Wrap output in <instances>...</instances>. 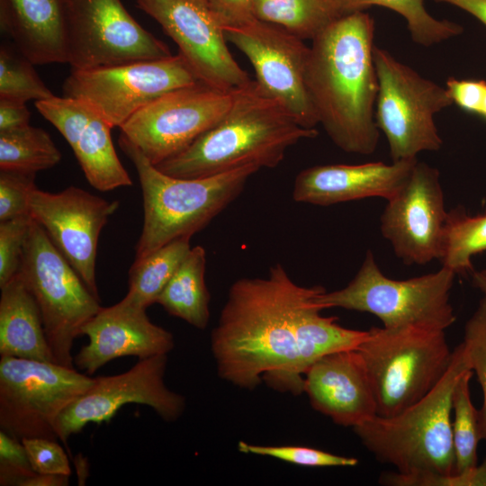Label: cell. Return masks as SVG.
I'll use <instances>...</instances> for the list:
<instances>
[{"label":"cell","mask_w":486,"mask_h":486,"mask_svg":"<svg viewBox=\"0 0 486 486\" xmlns=\"http://www.w3.org/2000/svg\"><path fill=\"white\" fill-rule=\"evenodd\" d=\"M339 0H255L256 19L283 27L302 40H313L344 15Z\"/></svg>","instance_id":"obj_27"},{"label":"cell","mask_w":486,"mask_h":486,"mask_svg":"<svg viewBox=\"0 0 486 486\" xmlns=\"http://www.w3.org/2000/svg\"><path fill=\"white\" fill-rule=\"evenodd\" d=\"M22 442L35 472L70 476L68 457L57 440L32 437L22 439Z\"/></svg>","instance_id":"obj_40"},{"label":"cell","mask_w":486,"mask_h":486,"mask_svg":"<svg viewBox=\"0 0 486 486\" xmlns=\"http://www.w3.org/2000/svg\"><path fill=\"white\" fill-rule=\"evenodd\" d=\"M345 14L382 6L402 16L414 42L424 47L438 44L463 32V27L448 20L432 16L424 0H339Z\"/></svg>","instance_id":"obj_31"},{"label":"cell","mask_w":486,"mask_h":486,"mask_svg":"<svg viewBox=\"0 0 486 486\" xmlns=\"http://www.w3.org/2000/svg\"><path fill=\"white\" fill-rule=\"evenodd\" d=\"M167 355L139 359L128 371L94 378L93 384L57 418L58 438L68 439L90 423H109L128 404L150 407L167 422L176 421L184 411L185 399L165 384Z\"/></svg>","instance_id":"obj_15"},{"label":"cell","mask_w":486,"mask_h":486,"mask_svg":"<svg viewBox=\"0 0 486 486\" xmlns=\"http://www.w3.org/2000/svg\"><path fill=\"white\" fill-rule=\"evenodd\" d=\"M455 275L442 266L424 275L392 279L380 270L369 250L346 287L330 292L323 290L316 302L323 310L336 307L371 313L385 328L418 324L446 329L456 320L449 301Z\"/></svg>","instance_id":"obj_7"},{"label":"cell","mask_w":486,"mask_h":486,"mask_svg":"<svg viewBox=\"0 0 486 486\" xmlns=\"http://www.w3.org/2000/svg\"><path fill=\"white\" fill-rule=\"evenodd\" d=\"M446 87L450 94L453 104H456L468 113L480 114L486 92V81L449 77Z\"/></svg>","instance_id":"obj_41"},{"label":"cell","mask_w":486,"mask_h":486,"mask_svg":"<svg viewBox=\"0 0 486 486\" xmlns=\"http://www.w3.org/2000/svg\"><path fill=\"white\" fill-rule=\"evenodd\" d=\"M118 201L93 194L76 186L58 193L39 188L30 199V213L46 231L94 295L99 298L95 278L101 230L119 208Z\"/></svg>","instance_id":"obj_18"},{"label":"cell","mask_w":486,"mask_h":486,"mask_svg":"<svg viewBox=\"0 0 486 486\" xmlns=\"http://www.w3.org/2000/svg\"><path fill=\"white\" fill-rule=\"evenodd\" d=\"M0 289V356L56 363L39 306L20 274Z\"/></svg>","instance_id":"obj_24"},{"label":"cell","mask_w":486,"mask_h":486,"mask_svg":"<svg viewBox=\"0 0 486 486\" xmlns=\"http://www.w3.org/2000/svg\"><path fill=\"white\" fill-rule=\"evenodd\" d=\"M456 6L472 15L486 26V0H434Z\"/></svg>","instance_id":"obj_44"},{"label":"cell","mask_w":486,"mask_h":486,"mask_svg":"<svg viewBox=\"0 0 486 486\" xmlns=\"http://www.w3.org/2000/svg\"><path fill=\"white\" fill-rule=\"evenodd\" d=\"M94 378L54 362L0 359V428L12 436L58 440L55 424Z\"/></svg>","instance_id":"obj_10"},{"label":"cell","mask_w":486,"mask_h":486,"mask_svg":"<svg viewBox=\"0 0 486 486\" xmlns=\"http://www.w3.org/2000/svg\"><path fill=\"white\" fill-rule=\"evenodd\" d=\"M470 275L473 286L479 289L486 298V269L473 270Z\"/></svg>","instance_id":"obj_46"},{"label":"cell","mask_w":486,"mask_h":486,"mask_svg":"<svg viewBox=\"0 0 486 486\" xmlns=\"http://www.w3.org/2000/svg\"><path fill=\"white\" fill-rule=\"evenodd\" d=\"M67 56L72 70L92 69L172 55L144 29L122 0H68Z\"/></svg>","instance_id":"obj_12"},{"label":"cell","mask_w":486,"mask_h":486,"mask_svg":"<svg viewBox=\"0 0 486 486\" xmlns=\"http://www.w3.org/2000/svg\"><path fill=\"white\" fill-rule=\"evenodd\" d=\"M479 116H481V117H482L483 119L486 120V92H485V94L483 96V100H482V107H481Z\"/></svg>","instance_id":"obj_47"},{"label":"cell","mask_w":486,"mask_h":486,"mask_svg":"<svg viewBox=\"0 0 486 486\" xmlns=\"http://www.w3.org/2000/svg\"><path fill=\"white\" fill-rule=\"evenodd\" d=\"M418 159L358 165H320L295 177L292 199L328 206L369 197L392 198L404 184Z\"/></svg>","instance_id":"obj_22"},{"label":"cell","mask_w":486,"mask_h":486,"mask_svg":"<svg viewBox=\"0 0 486 486\" xmlns=\"http://www.w3.org/2000/svg\"><path fill=\"white\" fill-rule=\"evenodd\" d=\"M319 289L299 307L295 315L298 371L304 376L310 366L330 353L354 349L366 338L368 330H356L340 326L336 317H324L323 308L316 296Z\"/></svg>","instance_id":"obj_25"},{"label":"cell","mask_w":486,"mask_h":486,"mask_svg":"<svg viewBox=\"0 0 486 486\" xmlns=\"http://www.w3.org/2000/svg\"><path fill=\"white\" fill-rule=\"evenodd\" d=\"M68 0H0V27L34 65L67 63Z\"/></svg>","instance_id":"obj_23"},{"label":"cell","mask_w":486,"mask_h":486,"mask_svg":"<svg viewBox=\"0 0 486 486\" xmlns=\"http://www.w3.org/2000/svg\"><path fill=\"white\" fill-rule=\"evenodd\" d=\"M319 287L298 285L279 263L266 277L237 280L211 335L219 376L246 390L264 381L275 391L303 392L295 315Z\"/></svg>","instance_id":"obj_1"},{"label":"cell","mask_w":486,"mask_h":486,"mask_svg":"<svg viewBox=\"0 0 486 486\" xmlns=\"http://www.w3.org/2000/svg\"><path fill=\"white\" fill-rule=\"evenodd\" d=\"M374 61L378 80L375 122L387 140L392 161L439 150L443 140L435 115L453 104L446 87L376 45Z\"/></svg>","instance_id":"obj_9"},{"label":"cell","mask_w":486,"mask_h":486,"mask_svg":"<svg viewBox=\"0 0 486 486\" xmlns=\"http://www.w3.org/2000/svg\"><path fill=\"white\" fill-rule=\"evenodd\" d=\"M482 392L479 410L482 439L486 441V298L483 296L464 326L463 340Z\"/></svg>","instance_id":"obj_34"},{"label":"cell","mask_w":486,"mask_h":486,"mask_svg":"<svg viewBox=\"0 0 486 486\" xmlns=\"http://www.w3.org/2000/svg\"><path fill=\"white\" fill-rule=\"evenodd\" d=\"M62 155L50 134L30 124L0 131V169L36 174L50 169Z\"/></svg>","instance_id":"obj_29"},{"label":"cell","mask_w":486,"mask_h":486,"mask_svg":"<svg viewBox=\"0 0 486 486\" xmlns=\"http://www.w3.org/2000/svg\"><path fill=\"white\" fill-rule=\"evenodd\" d=\"M35 175L0 169V221L31 215L30 199L37 188Z\"/></svg>","instance_id":"obj_37"},{"label":"cell","mask_w":486,"mask_h":486,"mask_svg":"<svg viewBox=\"0 0 486 486\" xmlns=\"http://www.w3.org/2000/svg\"><path fill=\"white\" fill-rule=\"evenodd\" d=\"M356 349L382 417L396 415L426 396L446 374L453 355L446 329L418 324L373 327Z\"/></svg>","instance_id":"obj_6"},{"label":"cell","mask_w":486,"mask_h":486,"mask_svg":"<svg viewBox=\"0 0 486 486\" xmlns=\"http://www.w3.org/2000/svg\"><path fill=\"white\" fill-rule=\"evenodd\" d=\"M472 369L464 342L453 350L448 369L422 399L391 417L374 416L353 428L364 446L402 475L455 472L452 435V395Z\"/></svg>","instance_id":"obj_4"},{"label":"cell","mask_w":486,"mask_h":486,"mask_svg":"<svg viewBox=\"0 0 486 486\" xmlns=\"http://www.w3.org/2000/svg\"><path fill=\"white\" fill-rule=\"evenodd\" d=\"M379 482L392 486H486V456L481 464L460 472L402 475L389 472L380 475Z\"/></svg>","instance_id":"obj_38"},{"label":"cell","mask_w":486,"mask_h":486,"mask_svg":"<svg viewBox=\"0 0 486 486\" xmlns=\"http://www.w3.org/2000/svg\"><path fill=\"white\" fill-rule=\"evenodd\" d=\"M18 274L39 306L56 363L74 368L73 342L101 310L99 298L33 219Z\"/></svg>","instance_id":"obj_8"},{"label":"cell","mask_w":486,"mask_h":486,"mask_svg":"<svg viewBox=\"0 0 486 486\" xmlns=\"http://www.w3.org/2000/svg\"><path fill=\"white\" fill-rule=\"evenodd\" d=\"M238 448L244 454L271 456L307 467H353L358 464L356 458L338 455L307 446H257L239 441Z\"/></svg>","instance_id":"obj_35"},{"label":"cell","mask_w":486,"mask_h":486,"mask_svg":"<svg viewBox=\"0 0 486 486\" xmlns=\"http://www.w3.org/2000/svg\"><path fill=\"white\" fill-rule=\"evenodd\" d=\"M32 222L31 215L0 221V287L19 273Z\"/></svg>","instance_id":"obj_36"},{"label":"cell","mask_w":486,"mask_h":486,"mask_svg":"<svg viewBox=\"0 0 486 486\" xmlns=\"http://www.w3.org/2000/svg\"><path fill=\"white\" fill-rule=\"evenodd\" d=\"M227 41L250 61L258 87L277 101L302 127L319 124L307 86L310 47L283 27L254 18L224 29Z\"/></svg>","instance_id":"obj_14"},{"label":"cell","mask_w":486,"mask_h":486,"mask_svg":"<svg viewBox=\"0 0 486 486\" xmlns=\"http://www.w3.org/2000/svg\"><path fill=\"white\" fill-rule=\"evenodd\" d=\"M318 134L299 124L252 80L233 91L229 110L214 126L156 166L179 178L207 177L249 165L273 168L291 146Z\"/></svg>","instance_id":"obj_3"},{"label":"cell","mask_w":486,"mask_h":486,"mask_svg":"<svg viewBox=\"0 0 486 486\" xmlns=\"http://www.w3.org/2000/svg\"><path fill=\"white\" fill-rule=\"evenodd\" d=\"M35 473L22 442L1 430L0 485L22 486Z\"/></svg>","instance_id":"obj_39"},{"label":"cell","mask_w":486,"mask_h":486,"mask_svg":"<svg viewBox=\"0 0 486 486\" xmlns=\"http://www.w3.org/2000/svg\"><path fill=\"white\" fill-rule=\"evenodd\" d=\"M189 237L175 239L140 259L129 271V290L123 300L147 309L156 301L191 249Z\"/></svg>","instance_id":"obj_28"},{"label":"cell","mask_w":486,"mask_h":486,"mask_svg":"<svg viewBox=\"0 0 486 486\" xmlns=\"http://www.w3.org/2000/svg\"><path fill=\"white\" fill-rule=\"evenodd\" d=\"M447 212L439 171L417 161L404 184L387 200L381 232L405 265L440 261Z\"/></svg>","instance_id":"obj_17"},{"label":"cell","mask_w":486,"mask_h":486,"mask_svg":"<svg viewBox=\"0 0 486 486\" xmlns=\"http://www.w3.org/2000/svg\"><path fill=\"white\" fill-rule=\"evenodd\" d=\"M223 29L237 27L253 20L255 0H209Z\"/></svg>","instance_id":"obj_42"},{"label":"cell","mask_w":486,"mask_h":486,"mask_svg":"<svg viewBox=\"0 0 486 486\" xmlns=\"http://www.w3.org/2000/svg\"><path fill=\"white\" fill-rule=\"evenodd\" d=\"M69 484V476L64 474L35 473L28 478L22 486H67Z\"/></svg>","instance_id":"obj_45"},{"label":"cell","mask_w":486,"mask_h":486,"mask_svg":"<svg viewBox=\"0 0 486 486\" xmlns=\"http://www.w3.org/2000/svg\"><path fill=\"white\" fill-rule=\"evenodd\" d=\"M119 145L134 165L142 191L144 221L135 259L175 239L192 238L236 200L260 169L249 165L207 177L179 178L160 171L121 135Z\"/></svg>","instance_id":"obj_5"},{"label":"cell","mask_w":486,"mask_h":486,"mask_svg":"<svg viewBox=\"0 0 486 486\" xmlns=\"http://www.w3.org/2000/svg\"><path fill=\"white\" fill-rule=\"evenodd\" d=\"M304 392L312 408L339 426L354 428L377 415L375 396L359 352L326 355L304 374Z\"/></svg>","instance_id":"obj_21"},{"label":"cell","mask_w":486,"mask_h":486,"mask_svg":"<svg viewBox=\"0 0 486 486\" xmlns=\"http://www.w3.org/2000/svg\"><path fill=\"white\" fill-rule=\"evenodd\" d=\"M233 92L201 81L170 91L135 112L121 136L154 166L177 155L227 112Z\"/></svg>","instance_id":"obj_13"},{"label":"cell","mask_w":486,"mask_h":486,"mask_svg":"<svg viewBox=\"0 0 486 486\" xmlns=\"http://www.w3.org/2000/svg\"><path fill=\"white\" fill-rule=\"evenodd\" d=\"M34 64L13 43L0 48V98L21 102L42 101L54 96L34 69Z\"/></svg>","instance_id":"obj_33"},{"label":"cell","mask_w":486,"mask_h":486,"mask_svg":"<svg viewBox=\"0 0 486 486\" xmlns=\"http://www.w3.org/2000/svg\"><path fill=\"white\" fill-rule=\"evenodd\" d=\"M199 81L178 53L158 59L71 69L62 90L64 96L87 102L112 128H120L135 112L161 95Z\"/></svg>","instance_id":"obj_11"},{"label":"cell","mask_w":486,"mask_h":486,"mask_svg":"<svg viewBox=\"0 0 486 486\" xmlns=\"http://www.w3.org/2000/svg\"><path fill=\"white\" fill-rule=\"evenodd\" d=\"M31 113L26 103L0 98V131L18 129L29 124Z\"/></svg>","instance_id":"obj_43"},{"label":"cell","mask_w":486,"mask_h":486,"mask_svg":"<svg viewBox=\"0 0 486 486\" xmlns=\"http://www.w3.org/2000/svg\"><path fill=\"white\" fill-rule=\"evenodd\" d=\"M486 251V214L472 216L463 207L447 212L444 232L443 266L455 274L467 275L474 270L472 258Z\"/></svg>","instance_id":"obj_30"},{"label":"cell","mask_w":486,"mask_h":486,"mask_svg":"<svg viewBox=\"0 0 486 486\" xmlns=\"http://www.w3.org/2000/svg\"><path fill=\"white\" fill-rule=\"evenodd\" d=\"M205 268V249L202 246L191 248L156 301L171 316L200 329L207 327L210 319Z\"/></svg>","instance_id":"obj_26"},{"label":"cell","mask_w":486,"mask_h":486,"mask_svg":"<svg viewBox=\"0 0 486 486\" xmlns=\"http://www.w3.org/2000/svg\"><path fill=\"white\" fill-rule=\"evenodd\" d=\"M136 4L177 45L201 82L233 92L252 81L231 55L209 0H136Z\"/></svg>","instance_id":"obj_16"},{"label":"cell","mask_w":486,"mask_h":486,"mask_svg":"<svg viewBox=\"0 0 486 486\" xmlns=\"http://www.w3.org/2000/svg\"><path fill=\"white\" fill-rule=\"evenodd\" d=\"M374 30L369 14L353 12L329 24L310 46L306 86L319 124L347 153L370 155L379 140Z\"/></svg>","instance_id":"obj_2"},{"label":"cell","mask_w":486,"mask_h":486,"mask_svg":"<svg viewBox=\"0 0 486 486\" xmlns=\"http://www.w3.org/2000/svg\"><path fill=\"white\" fill-rule=\"evenodd\" d=\"M38 112L71 147L88 183L99 191L132 184L112 142V126L87 102L56 96L35 102Z\"/></svg>","instance_id":"obj_19"},{"label":"cell","mask_w":486,"mask_h":486,"mask_svg":"<svg viewBox=\"0 0 486 486\" xmlns=\"http://www.w3.org/2000/svg\"><path fill=\"white\" fill-rule=\"evenodd\" d=\"M146 310L122 300L101 310L83 327L88 343L74 356V364L93 374L107 363L122 356L145 359L167 355L173 335L154 324Z\"/></svg>","instance_id":"obj_20"},{"label":"cell","mask_w":486,"mask_h":486,"mask_svg":"<svg viewBox=\"0 0 486 486\" xmlns=\"http://www.w3.org/2000/svg\"><path fill=\"white\" fill-rule=\"evenodd\" d=\"M472 369L465 371L457 381L452 395V435L455 472L477 465L478 443L482 440L479 410L471 399Z\"/></svg>","instance_id":"obj_32"}]
</instances>
